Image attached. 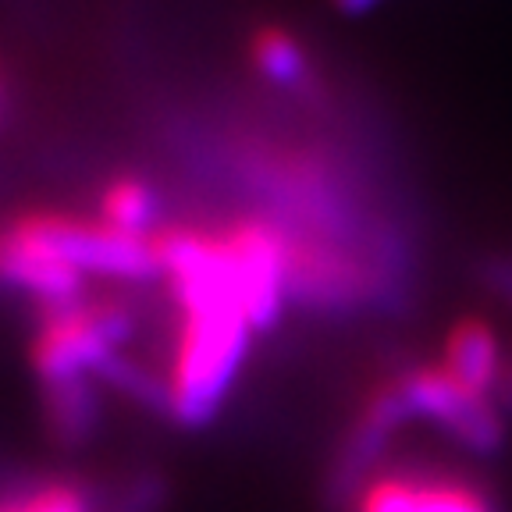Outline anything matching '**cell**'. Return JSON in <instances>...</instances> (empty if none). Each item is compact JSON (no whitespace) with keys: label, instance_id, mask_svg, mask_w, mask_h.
Instances as JSON below:
<instances>
[{"label":"cell","instance_id":"cell-11","mask_svg":"<svg viewBox=\"0 0 512 512\" xmlns=\"http://www.w3.org/2000/svg\"><path fill=\"white\" fill-rule=\"evenodd\" d=\"M253 68L274 86H303L310 79V57L306 47L281 25H260L249 40Z\"/></svg>","mask_w":512,"mask_h":512},{"label":"cell","instance_id":"cell-7","mask_svg":"<svg viewBox=\"0 0 512 512\" xmlns=\"http://www.w3.org/2000/svg\"><path fill=\"white\" fill-rule=\"evenodd\" d=\"M43 221H47V232L57 242V249L86 278L128 281V285L160 278L153 235L150 239L128 235L100 217H79L64 214V210H43Z\"/></svg>","mask_w":512,"mask_h":512},{"label":"cell","instance_id":"cell-5","mask_svg":"<svg viewBox=\"0 0 512 512\" xmlns=\"http://www.w3.org/2000/svg\"><path fill=\"white\" fill-rule=\"evenodd\" d=\"M0 281L29 292L47 310L86 299L89 278L50 239L43 210H25L0 224Z\"/></svg>","mask_w":512,"mask_h":512},{"label":"cell","instance_id":"cell-4","mask_svg":"<svg viewBox=\"0 0 512 512\" xmlns=\"http://www.w3.org/2000/svg\"><path fill=\"white\" fill-rule=\"evenodd\" d=\"M345 512H502V505L466 473L384 463L345 498Z\"/></svg>","mask_w":512,"mask_h":512},{"label":"cell","instance_id":"cell-6","mask_svg":"<svg viewBox=\"0 0 512 512\" xmlns=\"http://www.w3.org/2000/svg\"><path fill=\"white\" fill-rule=\"evenodd\" d=\"M374 288L363 256L345 249L335 235L288 228V299L313 310H349Z\"/></svg>","mask_w":512,"mask_h":512},{"label":"cell","instance_id":"cell-8","mask_svg":"<svg viewBox=\"0 0 512 512\" xmlns=\"http://www.w3.org/2000/svg\"><path fill=\"white\" fill-rule=\"evenodd\" d=\"M441 367L452 377H459L463 384L477 388V392L491 395L498 388V381H502V370H505L502 342H498L495 328L480 317L456 320L445 338Z\"/></svg>","mask_w":512,"mask_h":512},{"label":"cell","instance_id":"cell-2","mask_svg":"<svg viewBox=\"0 0 512 512\" xmlns=\"http://www.w3.org/2000/svg\"><path fill=\"white\" fill-rule=\"evenodd\" d=\"M136 317L118 299H79L68 306H47L36 320L29 345L32 370L40 384L104 377L132 338Z\"/></svg>","mask_w":512,"mask_h":512},{"label":"cell","instance_id":"cell-12","mask_svg":"<svg viewBox=\"0 0 512 512\" xmlns=\"http://www.w3.org/2000/svg\"><path fill=\"white\" fill-rule=\"evenodd\" d=\"M0 512H93V505H89L82 488L50 480V484H40V488H29L22 495L4 498Z\"/></svg>","mask_w":512,"mask_h":512},{"label":"cell","instance_id":"cell-13","mask_svg":"<svg viewBox=\"0 0 512 512\" xmlns=\"http://www.w3.org/2000/svg\"><path fill=\"white\" fill-rule=\"evenodd\" d=\"M338 11H345V15H363V11H370L377 4V0H331Z\"/></svg>","mask_w":512,"mask_h":512},{"label":"cell","instance_id":"cell-9","mask_svg":"<svg viewBox=\"0 0 512 512\" xmlns=\"http://www.w3.org/2000/svg\"><path fill=\"white\" fill-rule=\"evenodd\" d=\"M43 424L64 448L86 445L100 427V395L89 377L43 384Z\"/></svg>","mask_w":512,"mask_h":512},{"label":"cell","instance_id":"cell-3","mask_svg":"<svg viewBox=\"0 0 512 512\" xmlns=\"http://www.w3.org/2000/svg\"><path fill=\"white\" fill-rule=\"evenodd\" d=\"M399 377L413 420H427L473 456H495L505 441V420L488 392H477L445 367H413Z\"/></svg>","mask_w":512,"mask_h":512},{"label":"cell","instance_id":"cell-1","mask_svg":"<svg viewBox=\"0 0 512 512\" xmlns=\"http://www.w3.org/2000/svg\"><path fill=\"white\" fill-rule=\"evenodd\" d=\"M160 278L178 310L164 409L185 427H203L232 392L256 328L242 310L239 278L221 228L175 224L153 232Z\"/></svg>","mask_w":512,"mask_h":512},{"label":"cell","instance_id":"cell-10","mask_svg":"<svg viewBox=\"0 0 512 512\" xmlns=\"http://www.w3.org/2000/svg\"><path fill=\"white\" fill-rule=\"evenodd\" d=\"M160 214V196L143 178H114L100 192V221L114 224L118 232L150 239Z\"/></svg>","mask_w":512,"mask_h":512},{"label":"cell","instance_id":"cell-14","mask_svg":"<svg viewBox=\"0 0 512 512\" xmlns=\"http://www.w3.org/2000/svg\"><path fill=\"white\" fill-rule=\"evenodd\" d=\"M498 395H502L505 402L512 406V360H505V370H502V381H498V388H495Z\"/></svg>","mask_w":512,"mask_h":512}]
</instances>
